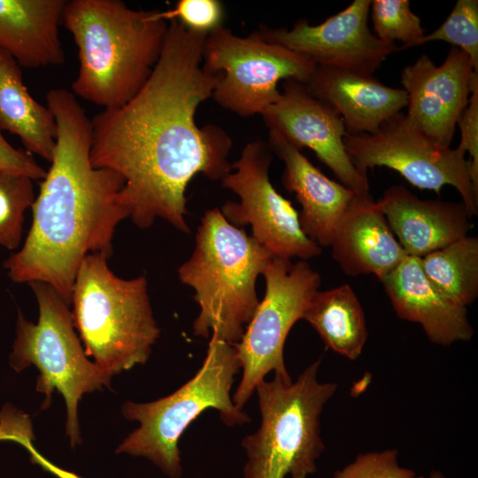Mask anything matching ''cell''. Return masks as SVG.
<instances>
[{
    "label": "cell",
    "mask_w": 478,
    "mask_h": 478,
    "mask_svg": "<svg viewBox=\"0 0 478 478\" xmlns=\"http://www.w3.org/2000/svg\"><path fill=\"white\" fill-rule=\"evenodd\" d=\"M428 281L443 297L466 307L478 297V238L466 235L420 258Z\"/></svg>",
    "instance_id": "cell-24"
},
{
    "label": "cell",
    "mask_w": 478,
    "mask_h": 478,
    "mask_svg": "<svg viewBox=\"0 0 478 478\" xmlns=\"http://www.w3.org/2000/svg\"><path fill=\"white\" fill-rule=\"evenodd\" d=\"M476 78L469 57L456 47L451 48L440 66L421 54L401 72L402 89L407 94L406 115L427 135L451 147Z\"/></svg>",
    "instance_id": "cell-15"
},
{
    "label": "cell",
    "mask_w": 478,
    "mask_h": 478,
    "mask_svg": "<svg viewBox=\"0 0 478 478\" xmlns=\"http://www.w3.org/2000/svg\"><path fill=\"white\" fill-rule=\"evenodd\" d=\"M34 180L0 173V246L14 250L22 238L25 212L35 201Z\"/></svg>",
    "instance_id": "cell-25"
},
{
    "label": "cell",
    "mask_w": 478,
    "mask_h": 478,
    "mask_svg": "<svg viewBox=\"0 0 478 478\" xmlns=\"http://www.w3.org/2000/svg\"><path fill=\"white\" fill-rule=\"evenodd\" d=\"M435 41L449 42L465 52L478 73V1L458 0L447 19L416 44Z\"/></svg>",
    "instance_id": "cell-27"
},
{
    "label": "cell",
    "mask_w": 478,
    "mask_h": 478,
    "mask_svg": "<svg viewBox=\"0 0 478 478\" xmlns=\"http://www.w3.org/2000/svg\"><path fill=\"white\" fill-rule=\"evenodd\" d=\"M262 117L269 130L276 131L300 150L311 149L356 195H370L367 176L356 169L346 153L343 138L347 131L342 118L313 96L305 84L284 81L280 98Z\"/></svg>",
    "instance_id": "cell-14"
},
{
    "label": "cell",
    "mask_w": 478,
    "mask_h": 478,
    "mask_svg": "<svg viewBox=\"0 0 478 478\" xmlns=\"http://www.w3.org/2000/svg\"><path fill=\"white\" fill-rule=\"evenodd\" d=\"M166 21L177 20L186 28L208 35L223 26L225 10L219 0H180L174 7L159 11Z\"/></svg>",
    "instance_id": "cell-29"
},
{
    "label": "cell",
    "mask_w": 478,
    "mask_h": 478,
    "mask_svg": "<svg viewBox=\"0 0 478 478\" xmlns=\"http://www.w3.org/2000/svg\"><path fill=\"white\" fill-rule=\"evenodd\" d=\"M346 153L356 169L384 166L397 172L420 189L440 196L443 186L457 189L472 216L478 214V193L469 174V161L459 149L444 146L423 133L402 112L385 120L371 134L343 138Z\"/></svg>",
    "instance_id": "cell-11"
},
{
    "label": "cell",
    "mask_w": 478,
    "mask_h": 478,
    "mask_svg": "<svg viewBox=\"0 0 478 478\" xmlns=\"http://www.w3.org/2000/svg\"><path fill=\"white\" fill-rule=\"evenodd\" d=\"M46 172L29 153L12 146L0 130V173L20 174L34 181H42Z\"/></svg>",
    "instance_id": "cell-31"
},
{
    "label": "cell",
    "mask_w": 478,
    "mask_h": 478,
    "mask_svg": "<svg viewBox=\"0 0 478 478\" xmlns=\"http://www.w3.org/2000/svg\"><path fill=\"white\" fill-rule=\"evenodd\" d=\"M420 478H424L420 476ZM427 478H446L441 471L432 470Z\"/></svg>",
    "instance_id": "cell-33"
},
{
    "label": "cell",
    "mask_w": 478,
    "mask_h": 478,
    "mask_svg": "<svg viewBox=\"0 0 478 478\" xmlns=\"http://www.w3.org/2000/svg\"><path fill=\"white\" fill-rule=\"evenodd\" d=\"M62 20L78 48L73 94L104 109L132 99L162 52L168 22L158 10H135L120 0L66 1Z\"/></svg>",
    "instance_id": "cell-3"
},
{
    "label": "cell",
    "mask_w": 478,
    "mask_h": 478,
    "mask_svg": "<svg viewBox=\"0 0 478 478\" xmlns=\"http://www.w3.org/2000/svg\"><path fill=\"white\" fill-rule=\"evenodd\" d=\"M272 150L261 141L247 143L233 172L221 180L222 186L239 197L221 207L225 219L235 227L251 225L252 236L276 257L306 260L319 256L322 249L303 231L299 213L283 197L269 178Z\"/></svg>",
    "instance_id": "cell-12"
},
{
    "label": "cell",
    "mask_w": 478,
    "mask_h": 478,
    "mask_svg": "<svg viewBox=\"0 0 478 478\" xmlns=\"http://www.w3.org/2000/svg\"><path fill=\"white\" fill-rule=\"evenodd\" d=\"M370 5L371 0H354L320 24L299 19L291 29L261 25L258 32L265 40L304 56L316 66L373 76L399 47L380 40L371 31Z\"/></svg>",
    "instance_id": "cell-13"
},
{
    "label": "cell",
    "mask_w": 478,
    "mask_h": 478,
    "mask_svg": "<svg viewBox=\"0 0 478 478\" xmlns=\"http://www.w3.org/2000/svg\"><path fill=\"white\" fill-rule=\"evenodd\" d=\"M398 318L419 323L430 342L451 345L469 341L474 328L467 308L438 292L421 268L420 258L406 255L382 281Z\"/></svg>",
    "instance_id": "cell-18"
},
{
    "label": "cell",
    "mask_w": 478,
    "mask_h": 478,
    "mask_svg": "<svg viewBox=\"0 0 478 478\" xmlns=\"http://www.w3.org/2000/svg\"><path fill=\"white\" fill-rule=\"evenodd\" d=\"M420 477L412 469L399 465L396 449L359 453L352 462L334 474V478Z\"/></svg>",
    "instance_id": "cell-28"
},
{
    "label": "cell",
    "mask_w": 478,
    "mask_h": 478,
    "mask_svg": "<svg viewBox=\"0 0 478 478\" xmlns=\"http://www.w3.org/2000/svg\"><path fill=\"white\" fill-rule=\"evenodd\" d=\"M305 86L342 118L349 135L374 133L407 106L402 88L344 70L316 66Z\"/></svg>",
    "instance_id": "cell-20"
},
{
    "label": "cell",
    "mask_w": 478,
    "mask_h": 478,
    "mask_svg": "<svg viewBox=\"0 0 478 478\" xmlns=\"http://www.w3.org/2000/svg\"><path fill=\"white\" fill-rule=\"evenodd\" d=\"M107 257L87 255L73 286L72 318L87 356L108 375L144 364L160 330L144 276L118 277Z\"/></svg>",
    "instance_id": "cell-5"
},
{
    "label": "cell",
    "mask_w": 478,
    "mask_h": 478,
    "mask_svg": "<svg viewBox=\"0 0 478 478\" xmlns=\"http://www.w3.org/2000/svg\"><path fill=\"white\" fill-rule=\"evenodd\" d=\"M407 255L421 258L468 235L473 217L461 202L420 199L403 185L377 201Z\"/></svg>",
    "instance_id": "cell-16"
},
{
    "label": "cell",
    "mask_w": 478,
    "mask_h": 478,
    "mask_svg": "<svg viewBox=\"0 0 478 478\" xmlns=\"http://www.w3.org/2000/svg\"><path fill=\"white\" fill-rule=\"evenodd\" d=\"M303 319L325 345L350 360L362 353L367 328L362 305L349 284L320 291L310 300Z\"/></svg>",
    "instance_id": "cell-23"
},
{
    "label": "cell",
    "mask_w": 478,
    "mask_h": 478,
    "mask_svg": "<svg viewBox=\"0 0 478 478\" xmlns=\"http://www.w3.org/2000/svg\"><path fill=\"white\" fill-rule=\"evenodd\" d=\"M66 0H0V50L19 66L65 62L58 25Z\"/></svg>",
    "instance_id": "cell-21"
},
{
    "label": "cell",
    "mask_w": 478,
    "mask_h": 478,
    "mask_svg": "<svg viewBox=\"0 0 478 478\" xmlns=\"http://www.w3.org/2000/svg\"><path fill=\"white\" fill-rule=\"evenodd\" d=\"M374 35L382 41L403 45L399 50L415 47L425 35L421 21L408 0H373L370 5Z\"/></svg>",
    "instance_id": "cell-26"
},
{
    "label": "cell",
    "mask_w": 478,
    "mask_h": 478,
    "mask_svg": "<svg viewBox=\"0 0 478 478\" xmlns=\"http://www.w3.org/2000/svg\"><path fill=\"white\" fill-rule=\"evenodd\" d=\"M28 284L38 304V321L31 322L19 312L10 365L17 372L32 365L38 369L36 390L45 396L42 408L49 406L55 390L64 397L66 435L75 446L81 443L80 399L85 393L109 387L111 376L88 358L62 297L44 282Z\"/></svg>",
    "instance_id": "cell-8"
},
{
    "label": "cell",
    "mask_w": 478,
    "mask_h": 478,
    "mask_svg": "<svg viewBox=\"0 0 478 478\" xmlns=\"http://www.w3.org/2000/svg\"><path fill=\"white\" fill-rule=\"evenodd\" d=\"M274 257L243 228L228 222L220 209L205 212L190 258L178 269L181 281L193 288L200 312L195 335L236 344L259 301L256 281Z\"/></svg>",
    "instance_id": "cell-4"
},
{
    "label": "cell",
    "mask_w": 478,
    "mask_h": 478,
    "mask_svg": "<svg viewBox=\"0 0 478 478\" xmlns=\"http://www.w3.org/2000/svg\"><path fill=\"white\" fill-rule=\"evenodd\" d=\"M321 359L307 366L296 382L275 374L256 388L261 422L243 440L248 461L244 478H307L325 449L320 417L337 385L317 379Z\"/></svg>",
    "instance_id": "cell-6"
},
{
    "label": "cell",
    "mask_w": 478,
    "mask_h": 478,
    "mask_svg": "<svg viewBox=\"0 0 478 478\" xmlns=\"http://www.w3.org/2000/svg\"><path fill=\"white\" fill-rule=\"evenodd\" d=\"M271 150L284 163L281 183L301 205L299 222L317 244L329 246L335 230L356 194L327 177L301 151L274 130H269Z\"/></svg>",
    "instance_id": "cell-17"
},
{
    "label": "cell",
    "mask_w": 478,
    "mask_h": 478,
    "mask_svg": "<svg viewBox=\"0 0 478 478\" xmlns=\"http://www.w3.org/2000/svg\"><path fill=\"white\" fill-rule=\"evenodd\" d=\"M46 102L58 126L51 165L31 207L25 243L4 267L12 281L44 282L70 305L84 258L91 253L109 258L116 227L129 214L120 198L123 179L90 161L91 120L76 96L52 89Z\"/></svg>",
    "instance_id": "cell-2"
},
{
    "label": "cell",
    "mask_w": 478,
    "mask_h": 478,
    "mask_svg": "<svg viewBox=\"0 0 478 478\" xmlns=\"http://www.w3.org/2000/svg\"><path fill=\"white\" fill-rule=\"evenodd\" d=\"M329 246L334 259L346 274H374L381 281L407 255L371 195L355 196Z\"/></svg>",
    "instance_id": "cell-19"
},
{
    "label": "cell",
    "mask_w": 478,
    "mask_h": 478,
    "mask_svg": "<svg viewBox=\"0 0 478 478\" xmlns=\"http://www.w3.org/2000/svg\"><path fill=\"white\" fill-rule=\"evenodd\" d=\"M202 61L217 77L212 97L241 117L262 115L280 98L279 81L306 84L316 68L304 56L265 40L258 30L243 37L224 26L207 35Z\"/></svg>",
    "instance_id": "cell-9"
},
{
    "label": "cell",
    "mask_w": 478,
    "mask_h": 478,
    "mask_svg": "<svg viewBox=\"0 0 478 478\" xmlns=\"http://www.w3.org/2000/svg\"><path fill=\"white\" fill-rule=\"evenodd\" d=\"M31 439H33V434H25L19 438L18 443L28 451L32 462L41 466L45 471L58 478H81L73 472L58 467L42 456L33 446Z\"/></svg>",
    "instance_id": "cell-32"
},
{
    "label": "cell",
    "mask_w": 478,
    "mask_h": 478,
    "mask_svg": "<svg viewBox=\"0 0 478 478\" xmlns=\"http://www.w3.org/2000/svg\"><path fill=\"white\" fill-rule=\"evenodd\" d=\"M207 35L168 22L160 57L138 93L91 120L90 161L124 181L122 204L134 224L164 219L188 233L185 191L197 173L217 181L231 172L232 140L220 127H198V106L217 77L203 66Z\"/></svg>",
    "instance_id": "cell-1"
},
{
    "label": "cell",
    "mask_w": 478,
    "mask_h": 478,
    "mask_svg": "<svg viewBox=\"0 0 478 478\" xmlns=\"http://www.w3.org/2000/svg\"><path fill=\"white\" fill-rule=\"evenodd\" d=\"M0 130L18 135L28 152L51 162L58 137L55 117L29 94L20 66L1 50Z\"/></svg>",
    "instance_id": "cell-22"
},
{
    "label": "cell",
    "mask_w": 478,
    "mask_h": 478,
    "mask_svg": "<svg viewBox=\"0 0 478 478\" xmlns=\"http://www.w3.org/2000/svg\"><path fill=\"white\" fill-rule=\"evenodd\" d=\"M266 293L242 339L234 344L243 376L233 403L242 410L265 376L274 371L290 379L284 363L285 340L319 290L320 275L305 260L274 256L262 273Z\"/></svg>",
    "instance_id": "cell-10"
},
{
    "label": "cell",
    "mask_w": 478,
    "mask_h": 478,
    "mask_svg": "<svg viewBox=\"0 0 478 478\" xmlns=\"http://www.w3.org/2000/svg\"><path fill=\"white\" fill-rule=\"evenodd\" d=\"M457 126L461 135L458 147L469 154V174L478 193V78L473 82L468 104L460 113Z\"/></svg>",
    "instance_id": "cell-30"
},
{
    "label": "cell",
    "mask_w": 478,
    "mask_h": 478,
    "mask_svg": "<svg viewBox=\"0 0 478 478\" xmlns=\"http://www.w3.org/2000/svg\"><path fill=\"white\" fill-rule=\"evenodd\" d=\"M241 369L234 344L211 337L199 371L173 393L150 403L126 402L122 413L140 423L118 447V453L143 456L171 478L182 474L178 441L204 411L220 412L227 426L243 425L248 414L230 397L235 376Z\"/></svg>",
    "instance_id": "cell-7"
}]
</instances>
